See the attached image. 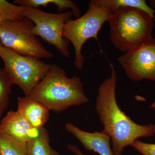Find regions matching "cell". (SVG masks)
Instances as JSON below:
<instances>
[{"label": "cell", "instance_id": "cell-1", "mask_svg": "<svg viewBox=\"0 0 155 155\" xmlns=\"http://www.w3.org/2000/svg\"><path fill=\"white\" fill-rule=\"evenodd\" d=\"M110 77L100 85L96 101V110L104 130L110 136L115 155H122L124 148L141 137L155 135L153 124L140 125L134 122L119 108L116 101L117 73L110 62Z\"/></svg>", "mask_w": 155, "mask_h": 155}, {"label": "cell", "instance_id": "cell-2", "mask_svg": "<svg viewBox=\"0 0 155 155\" xmlns=\"http://www.w3.org/2000/svg\"><path fill=\"white\" fill-rule=\"evenodd\" d=\"M28 97L56 112L89 101L80 78L76 75L68 77L66 71L55 64Z\"/></svg>", "mask_w": 155, "mask_h": 155}, {"label": "cell", "instance_id": "cell-3", "mask_svg": "<svg viewBox=\"0 0 155 155\" xmlns=\"http://www.w3.org/2000/svg\"><path fill=\"white\" fill-rule=\"evenodd\" d=\"M154 20L136 8L116 9L109 18L110 39L119 51L126 53L153 38Z\"/></svg>", "mask_w": 155, "mask_h": 155}, {"label": "cell", "instance_id": "cell-4", "mask_svg": "<svg viewBox=\"0 0 155 155\" xmlns=\"http://www.w3.org/2000/svg\"><path fill=\"white\" fill-rule=\"evenodd\" d=\"M113 13V9L107 0H91L85 14L66 23L63 35L74 47V65L78 70L82 69L84 64L81 50L84 43L91 38L98 41V34Z\"/></svg>", "mask_w": 155, "mask_h": 155}, {"label": "cell", "instance_id": "cell-5", "mask_svg": "<svg viewBox=\"0 0 155 155\" xmlns=\"http://www.w3.org/2000/svg\"><path fill=\"white\" fill-rule=\"evenodd\" d=\"M0 58L13 84L28 97L51 68V64L40 59L19 54L0 44Z\"/></svg>", "mask_w": 155, "mask_h": 155}, {"label": "cell", "instance_id": "cell-6", "mask_svg": "<svg viewBox=\"0 0 155 155\" xmlns=\"http://www.w3.org/2000/svg\"><path fill=\"white\" fill-rule=\"evenodd\" d=\"M34 23L24 17L21 20L0 24V44L19 54L37 59H51L53 53L45 47L35 34Z\"/></svg>", "mask_w": 155, "mask_h": 155}, {"label": "cell", "instance_id": "cell-7", "mask_svg": "<svg viewBox=\"0 0 155 155\" xmlns=\"http://www.w3.org/2000/svg\"><path fill=\"white\" fill-rule=\"evenodd\" d=\"M72 11L51 14L38 9L25 8L23 16L34 23L35 34L49 44L52 45L65 58H70L69 41L64 38L66 23L72 19Z\"/></svg>", "mask_w": 155, "mask_h": 155}, {"label": "cell", "instance_id": "cell-8", "mask_svg": "<svg viewBox=\"0 0 155 155\" xmlns=\"http://www.w3.org/2000/svg\"><path fill=\"white\" fill-rule=\"evenodd\" d=\"M118 62L127 77L134 81L147 79L155 81V39L125 53Z\"/></svg>", "mask_w": 155, "mask_h": 155}, {"label": "cell", "instance_id": "cell-9", "mask_svg": "<svg viewBox=\"0 0 155 155\" xmlns=\"http://www.w3.org/2000/svg\"><path fill=\"white\" fill-rule=\"evenodd\" d=\"M65 128L76 137L87 150L97 153L100 155H115L110 147V137L104 129L101 132H87L71 122L65 125Z\"/></svg>", "mask_w": 155, "mask_h": 155}, {"label": "cell", "instance_id": "cell-10", "mask_svg": "<svg viewBox=\"0 0 155 155\" xmlns=\"http://www.w3.org/2000/svg\"><path fill=\"white\" fill-rule=\"evenodd\" d=\"M40 129L31 126L17 111H9L0 123V132L24 143L38 136Z\"/></svg>", "mask_w": 155, "mask_h": 155}, {"label": "cell", "instance_id": "cell-11", "mask_svg": "<svg viewBox=\"0 0 155 155\" xmlns=\"http://www.w3.org/2000/svg\"><path fill=\"white\" fill-rule=\"evenodd\" d=\"M17 112L38 129L44 127L48 121L49 110L43 105L29 97H18Z\"/></svg>", "mask_w": 155, "mask_h": 155}, {"label": "cell", "instance_id": "cell-12", "mask_svg": "<svg viewBox=\"0 0 155 155\" xmlns=\"http://www.w3.org/2000/svg\"><path fill=\"white\" fill-rule=\"evenodd\" d=\"M28 155H60L50 144L48 130L41 128L38 136L27 143Z\"/></svg>", "mask_w": 155, "mask_h": 155}, {"label": "cell", "instance_id": "cell-13", "mask_svg": "<svg viewBox=\"0 0 155 155\" xmlns=\"http://www.w3.org/2000/svg\"><path fill=\"white\" fill-rule=\"evenodd\" d=\"M0 155H28L27 144L0 132Z\"/></svg>", "mask_w": 155, "mask_h": 155}, {"label": "cell", "instance_id": "cell-14", "mask_svg": "<svg viewBox=\"0 0 155 155\" xmlns=\"http://www.w3.org/2000/svg\"><path fill=\"white\" fill-rule=\"evenodd\" d=\"M25 9V7L0 0V16L3 22L21 20L25 17L23 16Z\"/></svg>", "mask_w": 155, "mask_h": 155}, {"label": "cell", "instance_id": "cell-15", "mask_svg": "<svg viewBox=\"0 0 155 155\" xmlns=\"http://www.w3.org/2000/svg\"><path fill=\"white\" fill-rule=\"evenodd\" d=\"M113 13L121 8H130L139 9L149 14L155 21V11L147 5L144 0H107Z\"/></svg>", "mask_w": 155, "mask_h": 155}, {"label": "cell", "instance_id": "cell-16", "mask_svg": "<svg viewBox=\"0 0 155 155\" xmlns=\"http://www.w3.org/2000/svg\"><path fill=\"white\" fill-rule=\"evenodd\" d=\"M12 81L4 68H0V119L8 108Z\"/></svg>", "mask_w": 155, "mask_h": 155}, {"label": "cell", "instance_id": "cell-17", "mask_svg": "<svg viewBox=\"0 0 155 155\" xmlns=\"http://www.w3.org/2000/svg\"><path fill=\"white\" fill-rule=\"evenodd\" d=\"M131 146L143 155H155V143H146L136 140Z\"/></svg>", "mask_w": 155, "mask_h": 155}, {"label": "cell", "instance_id": "cell-18", "mask_svg": "<svg viewBox=\"0 0 155 155\" xmlns=\"http://www.w3.org/2000/svg\"><path fill=\"white\" fill-rule=\"evenodd\" d=\"M67 148L70 151L76 155H86L81 151L78 147L75 145L69 144L67 145Z\"/></svg>", "mask_w": 155, "mask_h": 155}, {"label": "cell", "instance_id": "cell-19", "mask_svg": "<svg viewBox=\"0 0 155 155\" xmlns=\"http://www.w3.org/2000/svg\"><path fill=\"white\" fill-rule=\"evenodd\" d=\"M150 5L151 8L153 9L155 11V0H152L150 1Z\"/></svg>", "mask_w": 155, "mask_h": 155}, {"label": "cell", "instance_id": "cell-20", "mask_svg": "<svg viewBox=\"0 0 155 155\" xmlns=\"http://www.w3.org/2000/svg\"><path fill=\"white\" fill-rule=\"evenodd\" d=\"M150 109H155V101L154 102L152 103L151 104L150 106Z\"/></svg>", "mask_w": 155, "mask_h": 155}, {"label": "cell", "instance_id": "cell-21", "mask_svg": "<svg viewBox=\"0 0 155 155\" xmlns=\"http://www.w3.org/2000/svg\"><path fill=\"white\" fill-rule=\"evenodd\" d=\"M3 22L2 19V17H1V16H0V24H1V23Z\"/></svg>", "mask_w": 155, "mask_h": 155}]
</instances>
